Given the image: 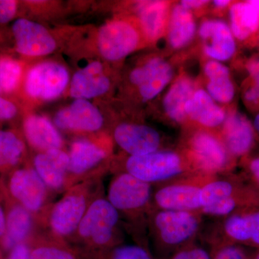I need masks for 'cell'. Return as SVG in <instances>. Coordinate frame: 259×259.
Here are the masks:
<instances>
[{
    "instance_id": "cell-9",
    "label": "cell",
    "mask_w": 259,
    "mask_h": 259,
    "mask_svg": "<svg viewBox=\"0 0 259 259\" xmlns=\"http://www.w3.org/2000/svg\"><path fill=\"white\" fill-rule=\"evenodd\" d=\"M17 52L26 56H41L51 54L56 42L47 28L25 18H20L12 28Z\"/></svg>"
},
{
    "instance_id": "cell-33",
    "label": "cell",
    "mask_w": 259,
    "mask_h": 259,
    "mask_svg": "<svg viewBox=\"0 0 259 259\" xmlns=\"http://www.w3.org/2000/svg\"><path fill=\"white\" fill-rule=\"evenodd\" d=\"M110 259H155L144 248L134 245H124L112 250Z\"/></svg>"
},
{
    "instance_id": "cell-34",
    "label": "cell",
    "mask_w": 259,
    "mask_h": 259,
    "mask_svg": "<svg viewBox=\"0 0 259 259\" xmlns=\"http://www.w3.org/2000/svg\"><path fill=\"white\" fill-rule=\"evenodd\" d=\"M18 3L15 0H0V24L9 23L17 14Z\"/></svg>"
},
{
    "instance_id": "cell-24",
    "label": "cell",
    "mask_w": 259,
    "mask_h": 259,
    "mask_svg": "<svg viewBox=\"0 0 259 259\" xmlns=\"http://www.w3.org/2000/svg\"><path fill=\"white\" fill-rule=\"evenodd\" d=\"M230 18L231 31L241 41L248 40L259 30V14L250 1L232 5Z\"/></svg>"
},
{
    "instance_id": "cell-20",
    "label": "cell",
    "mask_w": 259,
    "mask_h": 259,
    "mask_svg": "<svg viewBox=\"0 0 259 259\" xmlns=\"http://www.w3.org/2000/svg\"><path fill=\"white\" fill-rule=\"evenodd\" d=\"M23 132L28 144L40 152L61 149L64 144L56 125L44 116H28L24 120Z\"/></svg>"
},
{
    "instance_id": "cell-11",
    "label": "cell",
    "mask_w": 259,
    "mask_h": 259,
    "mask_svg": "<svg viewBox=\"0 0 259 259\" xmlns=\"http://www.w3.org/2000/svg\"><path fill=\"white\" fill-rule=\"evenodd\" d=\"M190 151L196 166L201 171L215 173L228 166L227 148L212 135L204 132L194 135L191 140Z\"/></svg>"
},
{
    "instance_id": "cell-15",
    "label": "cell",
    "mask_w": 259,
    "mask_h": 259,
    "mask_svg": "<svg viewBox=\"0 0 259 259\" xmlns=\"http://www.w3.org/2000/svg\"><path fill=\"white\" fill-rule=\"evenodd\" d=\"M34 168L49 189L59 190L69 178V154L62 149L40 152L33 159Z\"/></svg>"
},
{
    "instance_id": "cell-8",
    "label": "cell",
    "mask_w": 259,
    "mask_h": 259,
    "mask_svg": "<svg viewBox=\"0 0 259 259\" xmlns=\"http://www.w3.org/2000/svg\"><path fill=\"white\" fill-rule=\"evenodd\" d=\"M140 36L132 24L125 20H112L100 28L97 36V47L106 60H121L136 50Z\"/></svg>"
},
{
    "instance_id": "cell-6",
    "label": "cell",
    "mask_w": 259,
    "mask_h": 259,
    "mask_svg": "<svg viewBox=\"0 0 259 259\" xmlns=\"http://www.w3.org/2000/svg\"><path fill=\"white\" fill-rule=\"evenodd\" d=\"M152 197L151 185L127 172L114 177L110 182L107 199L119 212L144 210Z\"/></svg>"
},
{
    "instance_id": "cell-44",
    "label": "cell",
    "mask_w": 259,
    "mask_h": 259,
    "mask_svg": "<svg viewBox=\"0 0 259 259\" xmlns=\"http://www.w3.org/2000/svg\"><path fill=\"white\" fill-rule=\"evenodd\" d=\"M253 127H254L255 133L259 135V112L255 117L254 120H253Z\"/></svg>"
},
{
    "instance_id": "cell-7",
    "label": "cell",
    "mask_w": 259,
    "mask_h": 259,
    "mask_svg": "<svg viewBox=\"0 0 259 259\" xmlns=\"http://www.w3.org/2000/svg\"><path fill=\"white\" fill-rule=\"evenodd\" d=\"M6 187L15 203L23 206L32 214L39 212L47 201L48 187L32 167L12 171Z\"/></svg>"
},
{
    "instance_id": "cell-26",
    "label": "cell",
    "mask_w": 259,
    "mask_h": 259,
    "mask_svg": "<svg viewBox=\"0 0 259 259\" xmlns=\"http://www.w3.org/2000/svg\"><path fill=\"white\" fill-rule=\"evenodd\" d=\"M204 73L209 79L207 84L209 96L223 103L231 102L236 92L228 68L218 61H210L204 66Z\"/></svg>"
},
{
    "instance_id": "cell-25",
    "label": "cell",
    "mask_w": 259,
    "mask_h": 259,
    "mask_svg": "<svg viewBox=\"0 0 259 259\" xmlns=\"http://www.w3.org/2000/svg\"><path fill=\"white\" fill-rule=\"evenodd\" d=\"M168 10L166 2L145 1L138 5L140 23L150 40L161 36L166 25Z\"/></svg>"
},
{
    "instance_id": "cell-5",
    "label": "cell",
    "mask_w": 259,
    "mask_h": 259,
    "mask_svg": "<svg viewBox=\"0 0 259 259\" xmlns=\"http://www.w3.org/2000/svg\"><path fill=\"white\" fill-rule=\"evenodd\" d=\"M69 82V72L63 65L44 62L29 70L24 88L28 96L48 101L60 96Z\"/></svg>"
},
{
    "instance_id": "cell-17",
    "label": "cell",
    "mask_w": 259,
    "mask_h": 259,
    "mask_svg": "<svg viewBox=\"0 0 259 259\" xmlns=\"http://www.w3.org/2000/svg\"><path fill=\"white\" fill-rule=\"evenodd\" d=\"M110 86L101 63L93 61L75 73L70 83V95L76 100H88L106 93Z\"/></svg>"
},
{
    "instance_id": "cell-27",
    "label": "cell",
    "mask_w": 259,
    "mask_h": 259,
    "mask_svg": "<svg viewBox=\"0 0 259 259\" xmlns=\"http://www.w3.org/2000/svg\"><path fill=\"white\" fill-rule=\"evenodd\" d=\"M195 32V23L190 10L177 5L170 19L168 40L174 49H180L192 40Z\"/></svg>"
},
{
    "instance_id": "cell-16",
    "label": "cell",
    "mask_w": 259,
    "mask_h": 259,
    "mask_svg": "<svg viewBox=\"0 0 259 259\" xmlns=\"http://www.w3.org/2000/svg\"><path fill=\"white\" fill-rule=\"evenodd\" d=\"M199 35L205 40L204 52L214 60L227 61L236 51L234 35L222 20H207L199 28Z\"/></svg>"
},
{
    "instance_id": "cell-1",
    "label": "cell",
    "mask_w": 259,
    "mask_h": 259,
    "mask_svg": "<svg viewBox=\"0 0 259 259\" xmlns=\"http://www.w3.org/2000/svg\"><path fill=\"white\" fill-rule=\"evenodd\" d=\"M120 219V212L108 199L92 201L80 222L76 233L92 245L105 247L110 244Z\"/></svg>"
},
{
    "instance_id": "cell-21",
    "label": "cell",
    "mask_w": 259,
    "mask_h": 259,
    "mask_svg": "<svg viewBox=\"0 0 259 259\" xmlns=\"http://www.w3.org/2000/svg\"><path fill=\"white\" fill-rule=\"evenodd\" d=\"M101 146L88 139H79L71 144L69 153V175L82 177L96 168L106 158Z\"/></svg>"
},
{
    "instance_id": "cell-43",
    "label": "cell",
    "mask_w": 259,
    "mask_h": 259,
    "mask_svg": "<svg viewBox=\"0 0 259 259\" xmlns=\"http://www.w3.org/2000/svg\"><path fill=\"white\" fill-rule=\"evenodd\" d=\"M230 3H231V1H229V0H217V1L213 2V3L218 8H224V7L229 5Z\"/></svg>"
},
{
    "instance_id": "cell-42",
    "label": "cell",
    "mask_w": 259,
    "mask_h": 259,
    "mask_svg": "<svg viewBox=\"0 0 259 259\" xmlns=\"http://www.w3.org/2000/svg\"><path fill=\"white\" fill-rule=\"evenodd\" d=\"M6 233V211L0 204V241Z\"/></svg>"
},
{
    "instance_id": "cell-47",
    "label": "cell",
    "mask_w": 259,
    "mask_h": 259,
    "mask_svg": "<svg viewBox=\"0 0 259 259\" xmlns=\"http://www.w3.org/2000/svg\"><path fill=\"white\" fill-rule=\"evenodd\" d=\"M2 93V90H1V89H0V94Z\"/></svg>"
},
{
    "instance_id": "cell-40",
    "label": "cell",
    "mask_w": 259,
    "mask_h": 259,
    "mask_svg": "<svg viewBox=\"0 0 259 259\" xmlns=\"http://www.w3.org/2000/svg\"><path fill=\"white\" fill-rule=\"evenodd\" d=\"M171 259H193L191 247H185L177 251Z\"/></svg>"
},
{
    "instance_id": "cell-39",
    "label": "cell",
    "mask_w": 259,
    "mask_h": 259,
    "mask_svg": "<svg viewBox=\"0 0 259 259\" xmlns=\"http://www.w3.org/2000/svg\"><path fill=\"white\" fill-rule=\"evenodd\" d=\"M193 259H212L208 251L199 246H191Z\"/></svg>"
},
{
    "instance_id": "cell-3",
    "label": "cell",
    "mask_w": 259,
    "mask_h": 259,
    "mask_svg": "<svg viewBox=\"0 0 259 259\" xmlns=\"http://www.w3.org/2000/svg\"><path fill=\"white\" fill-rule=\"evenodd\" d=\"M88 187H73L51 209L49 226L59 238H66L76 233L80 222L91 203Z\"/></svg>"
},
{
    "instance_id": "cell-41",
    "label": "cell",
    "mask_w": 259,
    "mask_h": 259,
    "mask_svg": "<svg viewBox=\"0 0 259 259\" xmlns=\"http://www.w3.org/2000/svg\"><path fill=\"white\" fill-rule=\"evenodd\" d=\"M207 3L208 1H203V0H185L181 2L180 5L186 9L190 10L192 8H200Z\"/></svg>"
},
{
    "instance_id": "cell-23",
    "label": "cell",
    "mask_w": 259,
    "mask_h": 259,
    "mask_svg": "<svg viewBox=\"0 0 259 259\" xmlns=\"http://www.w3.org/2000/svg\"><path fill=\"white\" fill-rule=\"evenodd\" d=\"M186 115L206 127H214L221 125L226 120V113L218 106L212 97L203 90L192 94L186 104Z\"/></svg>"
},
{
    "instance_id": "cell-4",
    "label": "cell",
    "mask_w": 259,
    "mask_h": 259,
    "mask_svg": "<svg viewBox=\"0 0 259 259\" xmlns=\"http://www.w3.org/2000/svg\"><path fill=\"white\" fill-rule=\"evenodd\" d=\"M158 239L168 248L185 245L199 231L200 218L196 212L159 209L153 220Z\"/></svg>"
},
{
    "instance_id": "cell-35",
    "label": "cell",
    "mask_w": 259,
    "mask_h": 259,
    "mask_svg": "<svg viewBox=\"0 0 259 259\" xmlns=\"http://www.w3.org/2000/svg\"><path fill=\"white\" fill-rule=\"evenodd\" d=\"M245 165L248 182L259 193V156L248 158Z\"/></svg>"
},
{
    "instance_id": "cell-22",
    "label": "cell",
    "mask_w": 259,
    "mask_h": 259,
    "mask_svg": "<svg viewBox=\"0 0 259 259\" xmlns=\"http://www.w3.org/2000/svg\"><path fill=\"white\" fill-rule=\"evenodd\" d=\"M32 226V213L20 204H11L6 211V233L1 240L3 246L11 250L15 245L25 243Z\"/></svg>"
},
{
    "instance_id": "cell-2",
    "label": "cell",
    "mask_w": 259,
    "mask_h": 259,
    "mask_svg": "<svg viewBox=\"0 0 259 259\" xmlns=\"http://www.w3.org/2000/svg\"><path fill=\"white\" fill-rule=\"evenodd\" d=\"M125 168L130 175L150 185L171 180L185 171L183 160L173 151H157L141 156H130Z\"/></svg>"
},
{
    "instance_id": "cell-19",
    "label": "cell",
    "mask_w": 259,
    "mask_h": 259,
    "mask_svg": "<svg viewBox=\"0 0 259 259\" xmlns=\"http://www.w3.org/2000/svg\"><path fill=\"white\" fill-rule=\"evenodd\" d=\"M223 231L231 243L259 247V207L228 216Z\"/></svg>"
},
{
    "instance_id": "cell-30",
    "label": "cell",
    "mask_w": 259,
    "mask_h": 259,
    "mask_svg": "<svg viewBox=\"0 0 259 259\" xmlns=\"http://www.w3.org/2000/svg\"><path fill=\"white\" fill-rule=\"evenodd\" d=\"M23 65L10 56L0 55V89L7 94L18 90L23 79Z\"/></svg>"
},
{
    "instance_id": "cell-32",
    "label": "cell",
    "mask_w": 259,
    "mask_h": 259,
    "mask_svg": "<svg viewBox=\"0 0 259 259\" xmlns=\"http://www.w3.org/2000/svg\"><path fill=\"white\" fill-rule=\"evenodd\" d=\"M246 68L250 81L245 88L243 99L251 108H259V58L248 61Z\"/></svg>"
},
{
    "instance_id": "cell-36",
    "label": "cell",
    "mask_w": 259,
    "mask_h": 259,
    "mask_svg": "<svg viewBox=\"0 0 259 259\" xmlns=\"http://www.w3.org/2000/svg\"><path fill=\"white\" fill-rule=\"evenodd\" d=\"M212 259H245L241 248L236 245L228 244L221 247L214 253Z\"/></svg>"
},
{
    "instance_id": "cell-14",
    "label": "cell",
    "mask_w": 259,
    "mask_h": 259,
    "mask_svg": "<svg viewBox=\"0 0 259 259\" xmlns=\"http://www.w3.org/2000/svg\"><path fill=\"white\" fill-rule=\"evenodd\" d=\"M173 69L168 63L159 58L148 61L144 66L131 72V82L139 87L144 100H152L171 81Z\"/></svg>"
},
{
    "instance_id": "cell-29",
    "label": "cell",
    "mask_w": 259,
    "mask_h": 259,
    "mask_svg": "<svg viewBox=\"0 0 259 259\" xmlns=\"http://www.w3.org/2000/svg\"><path fill=\"white\" fill-rule=\"evenodd\" d=\"M25 144L14 131L0 130V171L16 166L23 159Z\"/></svg>"
},
{
    "instance_id": "cell-18",
    "label": "cell",
    "mask_w": 259,
    "mask_h": 259,
    "mask_svg": "<svg viewBox=\"0 0 259 259\" xmlns=\"http://www.w3.org/2000/svg\"><path fill=\"white\" fill-rule=\"evenodd\" d=\"M255 134L253 124L240 112H233L225 120L226 148L235 157H244L250 152L255 145Z\"/></svg>"
},
{
    "instance_id": "cell-10",
    "label": "cell",
    "mask_w": 259,
    "mask_h": 259,
    "mask_svg": "<svg viewBox=\"0 0 259 259\" xmlns=\"http://www.w3.org/2000/svg\"><path fill=\"white\" fill-rule=\"evenodd\" d=\"M101 112L86 100H76L56 113L54 123L58 128L74 132L92 133L103 125Z\"/></svg>"
},
{
    "instance_id": "cell-45",
    "label": "cell",
    "mask_w": 259,
    "mask_h": 259,
    "mask_svg": "<svg viewBox=\"0 0 259 259\" xmlns=\"http://www.w3.org/2000/svg\"><path fill=\"white\" fill-rule=\"evenodd\" d=\"M251 3L253 5L255 8H256L257 11H258L259 14V0H251Z\"/></svg>"
},
{
    "instance_id": "cell-13",
    "label": "cell",
    "mask_w": 259,
    "mask_h": 259,
    "mask_svg": "<svg viewBox=\"0 0 259 259\" xmlns=\"http://www.w3.org/2000/svg\"><path fill=\"white\" fill-rule=\"evenodd\" d=\"M202 186L175 183L162 187L153 196L159 209L196 212L202 209Z\"/></svg>"
},
{
    "instance_id": "cell-28",
    "label": "cell",
    "mask_w": 259,
    "mask_h": 259,
    "mask_svg": "<svg viewBox=\"0 0 259 259\" xmlns=\"http://www.w3.org/2000/svg\"><path fill=\"white\" fill-rule=\"evenodd\" d=\"M192 94L193 86L190 79L182 78L174 83L163 100L165 111L170 118L176 122L185 118L186 104Z\"/></svg>"
},
{
    "instance_id": "cell-46",
    "label": "cell",
    "mask_w": 259,
    "mask_h": 259,
    "mask_svg": "<svg viewBox=\"0 0 259 259\" xmlns=\"http://www.w3.org/2000/svg\"><path fill=\"white\" fill-rule=\"evenodd\" d=\"M252 259H259V253H258V254H257L256 255H255V256L254 257V258H252Z\"/></svg>"
},
{
    "instance_id": "cell-38",
    "label": "cell",
    "mask_w": 259,
    "mask_h": 259,
    "mask_svg": "<svg viewBox=\"0 0 259 259\" xmlns=\"http://www.w3.org/2000/svg\"><path fill=\"white\" fill-rule=\"evenodd\" d=\"M6 259H30V248L26 243L15 245Z\"/></svg>"
},
{
    "instance_id": "cell-31",
    "label": "cell",
    "mask_w": 259,
    "mask_h": 259,
    "mask_svg": "<svg viewBox=\"0 0 259 259\" xmlns=\"http://www.w3.org/2000/svg\"><path fill=\"white\" fill-rule=\"evenodd\" d=\"M30 259H77L72 251L63 245L39 243L30 248Z\"/></svg>"
},
{
    "instance_id": "cell-37",
    "label": "cell",
    "mask_w": 259,
    "mask_h": 259,
    "mask_svg": "<svg viewBox=\"0 0 259 259\" xmlns=\"http://www.w3.org/2000/svg\"><path fill=\"white\" fill-rule=\"evenodd\" d=\"M18 115V107L14 102L0 97V122L10 120Z\"/></svg>"
},
{
    "instance_id": "cell-12",
    "label": "cell",
    "mask_w": 259,
    "mask_h": 259,
    "mask_svg": "<svg viewBox=\"0 0 259 259\" xmlns=\"http://www.w3.org/2000/svg\"><path fill=\"white\" fill-rule=\"evenodd\" d=\"M114 139L130 156L157 151L161 144V136L156 130L137 124H120L114 131Z\"/></svg>"
}]
</instances>
